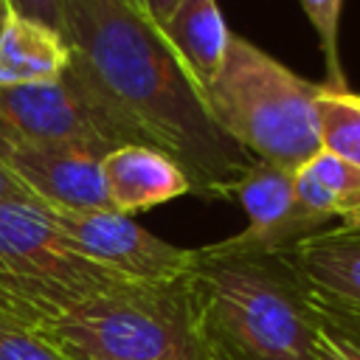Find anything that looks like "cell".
Returning a JSON list of instances; mask_svg holds the SVG:
<instances>
[{
  "instance_id": "277c9868",
  "label": "cell",
  "mask_w": 360,
  "mask_h": 360,
  "mask_svg": "<svg viewBox=\"0 0 360 360\" xmlns=\"http://www.w3.org/2000/svg\"><path fill=\"white\" fill-rule=\"evenodd\" d=\"M135 284L84 259L34 197L0 202V312L39 326L73 304Z\"/></svg>"
},
{
  "instance_id": "5b68a950",
  "label": "cell",
  "mask_w": 360,
  "mask_h": 360,
  "mask_svg": "<svg viewBox=\"0 0 360 360\" xmlns=\"http://www.w3.org/2000/svg\"><path fill=\"white\" fill-rule=\"evenodd\" d=\"M34 332L68 360H188L183 278L90 295Z\"/></svg>"
},
{
  "instance_id": "8fae6325",
  "label": "cell",
  "mask_w": 360,
  "mask_h": 360,
  "mask_svg": "<svg viewBox=\"0 0 360 360\" xmlns=\"http://www.w3.org/2000/svg\"><path fill=\"white\" fill-rule=\"evenodd\" d=\"M101 180L112 211L135 214L191 191L183 169L160 149L127 143L101 158Z\"/></svg>"
},
{
  "instance_id": "ffe728a7",
  "label": "cell",
  "mask_w": 360,
  "mask_h": 360,
  "mask_svg": "<svg viewBox=\"0 0 360 360\" xmlns=\"http://www.w3.org/2000/svg\"><path fill=\"white\" fill-rule=\"evenodd\" d=\"M138 3H141V8L146 11V17H149L155 25H163V22L169 20V14L177 8L180 0H138Z\"/></svg>"
},
{
  "instance_id": "6da1fadb",
  "label": "cell",
  "mask_w": 360,
  "mask_h": 360,
  "mask_svg": "<svg viewBox=\"0 0 360 360\" xmlns=\"http://www.w3.org/2000/svg\"><path fill=\"white\" fill-rule=\"evenodd\" d=\"M59 34L82 82L143 146L183 169L191 194L231 197L256 158L214 124L200 87L138 0H65Z\"/></svg>"
},
{
  "instance_id": "9a60e30c",
  "label": "cell",
  "mask_w": 360,
  "mask_h": 360,
  "mask_svg": "<svg viewBox=\"0 0 360 360\" xmlns=\"http://www.w3.org/2000/svg\"><path fill=\"white\" fill-rule=\"evenodd\" d=\"M321 149L360 169V93L323 84L315 98Z\"/></svg>"
},
{
  "instance_id": "8992f818",
  "label": "cell",
  "mask_w": 360,
  "mask_h": 360,
  "mask_svg": "<svg viewBox=\"0 0 360 360\" xmlns=\"http://www.w3.org/2000/svg\"><path fill=\"white\" fill-rule=\"evenodd\" d=\"M0 143H141L68 65L56 82L0 87Z\"/></svg>"
},
{
  "instance_id": "5bb4252c",
  "label": "cell",
  "mask_w": 360,
  "mask_h": 360,
  "mask_svg": "<svg viewBox=\"0 0 360 360\" xmlns=\"http://www.w3.org/2000/svg\"><path fill=\"white\" fill-rule=\"evenodd\" d=\"M298 202L323 222H360V169L318 152L292 172Z\"/></svg>"
},
{
  "instance_id": "d6986e66",
  "label": "cell",
  "mask_w": 360,
  "mask_h": 360,
  "mask_svg": "<svg viewBox=\"0 0 360 360\" xmlns=\"http://www.w3.org/2000/svg\"><path fill=\"white\" fill-rule=\"evenodd\" d=\"M14 17L39 22L51 31H62V17H65V0H6Z\"/></svg>"
},
{
  "instance_id": "7402d4cb",
  "label": "cell",
  "mask_w": 360,
  "mask_h": 360,
  "mask_svg": "<svg viewBox=\"0 0 360 360\" xmlns=\"http://www.w3.org/2000/svg\"><path fill=\"white\" fill-rule=\"evenodd\" d=\"M8 17H11V8H8L6 0H0V31H3V25L8 22Z\"/></svg>"
},
{
  "instance_id": "7a4b0ae2",
  "label": "cell",
  "mask_w": 360,
  "mask_h": 360,
  "mask_svg": "<svg viewBox=\"0 0 360 360\" xmlns=\"http://www.w3.org/2000/svg\"><path fill=\"white\" fill-rule=\"evenodd\" d=\"M183 290L188 360H312L329 323L284 250L197 248Z\"/></svg>"
},
{
  "instance_id": "7c38bea8",
  "label": "cell",
  "mask_w": 360,
  "mask_h": 360,
  "mask_svg": "<svg viewBox=\"0 0 360 360\" xmlns=\"http://www.w3.org/2000/svg\"><path fill=\"white\" fill-rule=\"evenodd\" d=\"M158 31L183 62L194 84L200 90L211 84L222 68L231 37L217 0H180L169 20L158 25Z\"/></svg>"
},
{
  "instance_id": "3957f363",
  "label": "cell",
  "mask_w": 360,
  "mask_h": 360,
  "mask_svg": "<svg viewBox=\"0 0 360 360\" xmlns=\"http://www.w3.org/2000/svg\"><path fill=\"white\" fill-rule=\"evenodd\" d=\"M321 87L231 34L222 68L200 96L214 124L248 155L295 172L321 152L315 118Z\"/></svg>"
},
{
  "instance_id": "9c48e42d",
  "label": "cell",
  "mask_w": 360,
  "mask_h": 360,
  "mask_svg": "<svg viewBox=\"0 0 360 360\" xmlns=\"http://www.w3.org/2000/svg\"><path fill=\"white\" fill-rule=\"evenodd\" d=\"M236 200L245 214L248 225L236 236L214 242L219 250H256V253H278L290 250L304 236H312L329 222L309 214L292 186V169L253 160V166L233 183L231 197Z\"/></svg>"
},
{
  "instance_id": "2e32d148",
  "label": "cell",
  "mask_w": 360,
  "mask_h": 360,
  "mask_svg": "<svg viewBox=\"0 0 360 360\" xmlns=\"http://www.w3.org/2000/svg\"><path fill=\"white\" fill-rule=\"evenodd\" d=\"M301 8L307 11L318 39L321 51L326 59V82L329 87H349L346 76L340 70V56H338V28H340V8L343 0H301Z\"/></svg>"
},
{
  "instance_id": "ba28073f",
  "label": "cell",
  "mask_w": 360,
  "mask_h": 360,
  "mask_svg": "<svg viewBox=\"0 0 360 360\" xmlns=\"http://www.w3.org/2000/svg\"><path fill=\"white\" fill-rule=\"evenodd\" d=\"M96 143H0V166L28 197L59 211H112Z\"/></svg>"
},
{
  "instance_id": "52a82bcc",
  "label": "cell",
  "mask_w": 360,
  "mask_h": 360,
  "mask_svg": "<svg viewBox=\"0 0 360 360\" xmlns=\"http://www.w3.org/2000/svg\"><path fill=\"white\" fill-rule=\"evenodd\" d=\"M48 211L84 259L135 284L177 281L197 259V248L172 245L118 211Z\"/></svg>"
},
{
  "instance_id": "4fadbf2b",
  "label": "cell",
  "mask_w": 360,
  "mask_h": 360,
  "mask_svg": "<svg viewBox=\"0 0 360 360\" xmlns=\"http://www.w3.org/2000/svg\"><path fill=\"white\" fill-rule=\"evenodd\" d=\"M68 65L70 48L62 34L14 14L8 17L0 31V87L56 82Z\"/></svg>"
},
{
  "instance_id": "e0dca14e",
  "label": "cell",
  "mask_w": 360,
  "mask_h": 360,
  "mask_svg": "<svg viewBox=\"0 0 360 360\" xmlns=\"http://www.w3.org/2000/svg\"><path fill=\"white\" fill-rule=\"evenodd\" d=\"M0 360H68L31 326L0 312Z\"/></svg>"
},
{
  "instance_id": "ac0fdd59",
  "label": "cell",
  "mask_w": 360,
  "mask_h": 360,
  "mask_svg": "<svg viewBox=\"0 0 360 360\" xmlns=\"http://www.w3.org/2000/svg\"><path fill=\"white\" fill-rule=\"evenodd\" d=\"M312 360H360V332L329 321L315 343Z\"/></svg>"
},
{
  "instance_id": "44dd1931",
  "label": "cell",
  "mask_w": 360,
  "mask_h": 360,
  "mask_svg": "<svg viewBox=\"0 0 360 360\" xmlns=\"http://www.w3.org/2000/svg\"><path fill=\"white\" fill-rule=\"evenodd\" d=\"M8 197H28V194H25V191H22V186H20V183H17V180H14V177L0 166V202H3V200H8Z\"/></svg>"
},
{
  "instance_id": "30bf717a",
  "label": "cell",
  "mask_w": 360,
  "mask_h": 360,
  "mask_svg": "<svg viewBox=\"0 0 360 360\" xmlns=\"http://www.w3.org/2000/svg\"><path fill=\"white\" fill-rule=\"evenodd\" d=\"M284 253L323 315L360 332V222L329 225Z\"/></svg>"
}]
</instances>
